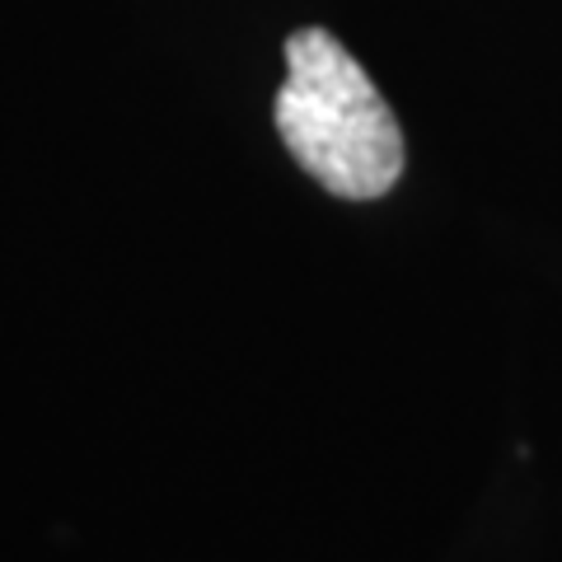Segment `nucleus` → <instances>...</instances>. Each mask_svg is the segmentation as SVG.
Wrapping results in <instances>:
<instances>
[{"mask_svg":"<svg viewBox=\"0 0 562 562\" xmlns=\"http://www.w3.org/2000/svg\"><path fill=\"white\" fill-rule=\"evenodd\" d=\"M277 136L314 183L347 202H375L403 179V132L361 61L328 29L286 38Z\"/></svg>","mask_w":562,"mask_h":562,"instance_id":"nucleus-1","label":"nucleus"}]
</instances>
